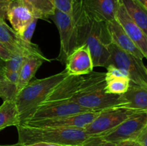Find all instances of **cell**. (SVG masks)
<instances>
[{
    "instance_id": "cell-1",
    "label": "cell",
    "mask_w": 147,
    "mask_h": 146,
    "mask_svg": "<svg viewBox=\"0 0 147 146\" xmlns=\"http://www.w3.org/2000/svg\"><path fill=\"white\" fill-rule=\"evenodd\" d=\"M50 18L57 26L60 38V53L56 59L63 64L78 47L86 44L90 27V18L83 7V0H76L71 14L55 9Z\"/></svg>"
},
{
    "instance_id": "cell-2",
    "label": "cell",
    "mask_w": 147,
    "mask_h": 146,
    "mask_svg": "<svg viewBox=\"0 0 147 146\" xmlns=\"http://www.w3.org/2000/svg\"><path fill=\"white\" fill-rule=\"evenodd\" d=\"M106 73L91 72L85 74L70 101L92 111L113 107H124L122 94H108L105 90Z\"/></svg>"
},
{
    "instance_id": "cell-3",
    "label": "cell",
    "mask_w": 147,
    "mask_h": 146,
    "mask_svg": "<svg viewBox=\"0 0 147 146\" xmlns=\"http://www.w3.org/2000/svg\"><path fill=\"white\" fill-rule=\"evenodd\" d=\"M67 76L64 70L50 77L30 82L18 92L14 102L18 110L20 125L31 118L37 107L45 101L50 92Z\"/></svg>"
},
{
    "instance_id": "cell-4",
    "label": "cell",
    "mask_w": 147,
    "mask_h": 146,
    "mask_svg": "<svg viewBox=\"0 0 147 146\" xmlns=\"http://www.w3.org/2000/svg\"><path fill=\"white\" fill-rule=\"evenodd\" d=\"M18 143L23 145L35 143H48L63 146L82 145L89 136L84 129L52 127H32L22 124L16 126Z\"/></svg>"
},
{
    "instance_id": "cell-5",
    "label": "cell",
    "mask_w": 147,
    "mask_h": 146,
    "mask_svg": "<svg viewBox=\"0 0 147 146\" xmlns=\"http://www.w3.org/2000/svg\"><path fill=\"white\" fill-rule=\"evenodd\" d=\"M111 43V39L106 23L97 22L90 18V27L86 44L89 48L93 67L106 68L111 57L109 50Z\"/></svg>"
},
{
    "instance_id": "cell-6",
    "label": "cell",
    "mask_w": 147,
    "mask_h": 146,
    "mask_svg": "<svg viewBox=\"0 0 147 146\" xmlns=\"http://www.w3.org/2000/svg\"><path fill=\"white\" fill-rule=\"evenodd\" d=\"M109 50L111 57L106 67L112 64L124 70L131 82L147 87V72L143 60L123 51L112 42L109 44Z\"/></svg>"
},
{
    "instance_id": "cell-7",
    "label": "cell",
    "mask_w": 147,
    "mask_h": 146,
    "mask_svg": "<svg viewBox=\"0 0 147 146\" xmlns=\"http://www.w3.org/2000/svg\"><path fill=\"white\" fill-rule=\"evenodd\" d=\"M139 112L125 107H113L100 110L97 117L84 128L89 136H102L119 124L134 113Z\"/></svg>"
},
{
    "instance_id": "cell-8",
    "label": "cell",
    "mask_w": 147,
    "mask_h": 146,
    "mask_svg": "<svg viewBox=\"0 0 147 146\" xmlns=\"http://www.w3.org/2000/svg\"><path fill=\"white\" fill-rule=\"evenodd\" d=\"M146 123L147 111L136 112L113 130L100 137L115 144L125 140H136Z\"/></svg>"
},
{
    "instance_id": "cell-9",
    "label": "cell",
    "mask_w": 147,
    "mask_h": 146,
    "mask_svg": "<svg viewBox=\"0 0 147 146\" xmlns=\"http://www.w3.org/2000/svg\"><path fill=\"white\" fill-rule=\"evenodd\" d=\"M100 111H89L53 119L28 120L22 124L32 127H52L84 129L92 123ZM22 125V124H21Z\"/></svg>"
},
{
    "instance_id": "cell-10",
    "label": "cell",
    "mask_w": 147,
    "mask_h": 146,
    "mask_svg": "<svg viewBox=\"0 0 147 146\" xmlns=\"http://www.w3.org/2000/svg\"><path fill=\"white\" fill-rule=\"evenodd\" d=\"M0 42L13 54L25 53L30 55L45 57L37 44L24 41L2 18H0Z\"/></svg>"
},
{
    "instance_id": "cell-11",
    "label": "cell",
    "mask_w": 147,
    "mask_h": 146,
    "mask_svg": "<svg viewBox=\"0 0 147 146\" xmlns=\"http://www.w3.org/2000/svg\"><path fill=\"white\" fill-rule=\"evenodd\" d=\"M89 111L92 110L83 108L73 101H57L42 103L37 107L33 115L29 120L53 119Z\"/></svg>"
},
{
    "instance_id": "cell-12",
    "label": "cell",
    "mask_w": 147,
    "mask_h": 146,
    "mask_svg": "<svg viewBox=\"0 0 147 146\" xmlns=\"http://www.w3.org/2000/svg\"><path fill=\"white\" fill-rule=\"evenodd\" d=\"M88 17L97 22L107 23L116 19L120 0H83Z\"/></svg>"
},
{
    "instance_id": "cell-13",
    "label": "cell",
    "mask_w": 147,
    "mask_h": 146,
    "mask_svg": "<svg viewBox=\"0 0 147 146\" xmlns=\"http://www.w3.org/2000/svg\"><path fill=\"white\" fill-rule=\"evenodd\" d=\"M35 17L32 9L22 0H11L7 11V19L19 35L22 37Z\"/></svg>"
},
{
    "instance_id": "cell-14",
    "label": "cell",
    "mask_w": 147,
    "mask_h": 146,
    "mask_svg": "<svg viewBox=\"0 0 147 146\" xmlns=\"http://www.w3.org/2000/svg\"><path fill=\"white\" fill-rule=\"evenodd\" d=\"M116 19L129 38L142 52L144 57L147 59V35L131 18L121 1L116 11Z\"/></svg>"
},
{
    "instance_id": "cell-15",
    "label": "cell",
    "mask_w": 147,
    "mask_h": 146,
    "mask_svg": "<svg viewBox=\"0 0 147 146\" xmlns=\"http://www.w3.org/2000/svg\"><path fill=\"white\" fill-rule=\"evenodd\" d=\"M65 64L68 75H85L93 72V60L87 44L76 49L67 57Z\"/></svg>"
},
{
    "instance_id": "cell-16",
    "label": "cell",
    "mask_w": 147,
    "mask_h": 146,
    "mask_svg": "<svg viewBox=\"0 0 147 146\" xmlns=\"http://www.w3.org/2000/svg\"><path fill=\"white\" fill-rule=\"evenodd\" d=\"M109 34L111 39V42L116 44L117 47L133 54L135 57L143 60L144 58L142 52L136 47L134 42L129 38L123 27L121 26L119 21L116 19L106 23Z\"/></svg>"
},
{
    "instance_id": "cell-17",
    "label": "cell",
    "mask_w": 147,
    "mask_h": 146,
    "mask_svg": "<svg viewBox=\"0 0 147 146\" xmlns=\"http://www.w3.org/2000/svg\"><path fill=\"white\" fill-rule=\"evenodd\" d=\"M83 75H68L54 87L42 103L57 101H70L80 85Z\"/></svg>"
},
{
    "instance_id": "cell-18",
    "label": "cell",
    "mask_w": 147,
    "mask_h": 146,
    "mask_svg": "<svg viewBox=\"0 0 147 146\" xmlns=\"http://www.w3.org/2000/svg\"><path fill=\"white\" fill-rule=\"evenodd\" d=\"M124 107L137 111H147V87L130 82L129 89L122 94Z\"/></svg>"
},
{
    "instance_id": "cell-19",
    "label": "cell",
    "mask_w": 147,
    "mask_h": 146,
    "mask_svg": "<svg viewBox=\"0 0 147 146\" xmlns=\"http://www.w3.org/2000/svg\"><path fill=\"white\" fill-rule=\"evenodd\" d=\"M50 61L51 60L46 57H40L37 56L29 57L20 70V77L17 84V92H20L31 81L43 63Z\"/></svg>"
},
{
    "instance_id": "cell-20",
    "label": "cell",
    "mask_w": 147,
    "mask_h": 146,
    "mask_svg": "<svg viewBox=\"0 0 147 146\" xmlns=\"http://www.w3.org/2000/svg\"><path fill=\"white\" fill-rule=\"evenodd\" d=\"M128 14L147 35V9L137 0H120Z\"/></svg>"
},
{
    "instance_id": "cell-21",
    "label": "cell",
    "mask_w": 147,
    "mask_h": 146,
    "mask_svg": "<svg viewBox=\"0 0 147 146\" xmlns=\"http://www.w3.org/2000/svg\"><path fill=\"white\" fill-rule=\"evenodd\" d=\"M20 125L19 113L14 100H4L0 106V130Z\"/></svg>"
},
{
    "instance_id": "cell-22",
    "label": "cell",
    "mask_w": 147,
    "mask_h": 146,
    "mask_svg": "<svg viewBox=\"0 0 147 146\" xmlns=\"http://www.w3.org/2000/svg\"><path fill=\"white\" fill-rule=\"evenodd\" d=\"M32 9L37 18L47 20L53 15L55 7L53 0H22Z\"/></svg>"
},
{
    "instance_id": "cell-23",
    "label": "cell",
    "mask_w": 147,
    "mask_h": 146,
    "mask_svg": "<svg viewBox=\"0 0 147 146\" xmlns=\"http://www.w3.org/2000/svg\"><path fill=\"white\" fill-rule=\"evenodd\" d=\"M131 80L127 77H106L105 90L108 94H122L130 85Z\"/></svg>"
},
{
    "instance_id": "cell-24",
    "label": "cell",
    "mask_w": 147,
    "mask_h": 146,
    "mask_svg": "<svg viewBox=\"0 0 147 146\" xmlns=\"http://www.w3.org/2000/svg\"><path fill=\"white\" fill-rule=\"evenodd\" d=\"M30 56L34 55H30V54H25V53H17V54H14L13 57L9 60L5 62L4 71H20L22 66L24 63V62Z\"/></svg>"
},
{
    "instance_id": "cell-25",
    "label": "cell",
    "mask_w": 147,
    "mask_h": 146,
    "mask_svg": "<svg viewBox=\"0 0 147 146\" xmlns=\"http://www.w3.org/2000/svg\"><path fill=\"white\" fill-rule=\"evenodd\" d=\"M82 146H116V144L107 141L100 136H92L87 139Z\"/></svg>"
},
{
    "instance_id": "cell-26",
    "label": "cell",
    "mask_w": 147,
    "mask_h": 146,
    "mask_svg": "<svg viewBox=\"0 0 147 146\" xmlns=\"http://www.w3.org/2000/svg\"><path fill=\"white\" fill-rule=\"evenodd\" d=\"M55 9L66 14H71L76 0H53Z\"/></svg>"
},
{
    "instance_id": "cell-27",
    "label": "cell",
    "mask_w": 147,
    "mask_h": 146,
    "mask_svg": "<svg viewBox=\"0 0 147 146\" xmlns=\"http://www.w3.org/2000/svg\"><path fill=\"white\" fill-rule=\"evenodd\" d=\"M39 19L35 17L34 19L32 21L30 24V25L27 27V29H25V31H24L23 34L22 35V38L26 41L27 42H32V37L33 34L34 32V30L36 28V24H37V21Z\"/></svg>"
},
{
    "instance_id": "cell-28",
    "label": "cell",
    "mask_w": 147,
    "mask_h": 146,
    "mask_svg": "<svg viewBox=\"0 0 147 146\" xmlns=\"http://www.w3.org/2000/svg\"><path fill=\"white\" fill-rule=\"evenodd\" d=\"M14 54L4 45L3 43L0 42V59L4 62L9 60L13 57Z\"/></svg>"
},
{
    "instance_id": "cell-29",
    "label": "cell",
    "mask_w": 147,
    "mask_h": 146,
    "mask_svg": "<svg viewBox=\"0 0 147 146\" xmlns=\"http://www.w3.org/2000/svg\"><path fill=\"white\" fill-rule=\"evenodd\" d=\"M4 77L5 80L12 84L17 85L19 81V77H20V71L15 72H4Z\"/></svg>"
},
{
    "instance_id": "cell-30",
    "label": "cell",
    "mask_w": 147,
    "mask_h": 146,
    "mask_svg": "<svg viewBox=\"0 0 147 146\" xmlns=\"http://www.w3.org/2000/svg\"><path fill=\"white\" fill-rule=\"evenodd\" d=\"M11 0H0V18L7 19V11Z\"/></svg>"
},
{
    "instance_id": "cell-31",
    "label": "cell",
    "mask_w": 147,
    "mask_h": 146,
    "mask_svg": "<svg viewBox=\"0 0 147 146\" xmlns=\"http://www.w3.org/2000/svg\"><path fill=\"white\" fill-rule=\"evenodd\" d=\"M136 141L142 146H147V123L142 133L136 139Z\"/></svg>"
},
{
    "instance_id": "cell-32",
    "label": "cell",
    "mask_w": 147,
    "mask_h": 146,
    "mask_svg": "<svg viewBox=\"0 0 147 146\" xmlns=\"http://www.w3.org/2000/svg\"><path fill=\"white\" fill-rule=\"evenodd\" d=\"M116 146H142L136 140H125L117 143Z\"/></svg>"
},
{
    "instance_id": "cell-33",
    "label": "cell",
    "mask_w": 147,
    "mask_h": 146,
    "mask_svg": "<svg viewBox=\"0 0 147 146\" xmlns=\"http://www.w3.org/2000/svg\"><path fill=\"white\" fill-rule=\"evenodd\" d=\"M23 146H63L61 145L53 144V143H43V142H40V143H32V144L26 145Z\"/></svg>"
},
{
    "instance_id": "cell-34",
    "label": "cell",
    "mask_w": 147,
    "mask_h": 146,
    "mask_svg": "<svg viewBox=\"0 0 147 146\" xmlns=\"http://www.w3.org/2000/svg\"><path fill=\"white\" fill-rule=\"evenodd\" d=\"M4 67H5V62L0 59V78L4 79Z\"/></svg>"
},
{
    "instance_id": "cell-35",
    "label": "cell",
    "mask_w": 147,
    "mask_h": 146,
    "mask_svg": "<svg viewBox=\"0 0 147 146\" xmlns=\"http://www.w3.org/2000/svg\"><path fill=\"white\" fill-rule=\"evenodd\" d=\"M0 146H23V145H22L21 143H17L16 144H13V145H0Z\"/></svg>"
},
{
    "instance_id": "cell-36",
    "label": "cell",
    "mask_w": 147,
    "mask_h": 146,
    "mask_svg": "<svg viewBox=\"0 0 147 146\" xmlns=\"http://www.w3.org/2000/svg\"><path fill=\"white\" fill-rule=\"evenodd\" d=\"M141 3H142V4L144 6L145 8L147 9V0H143V1H142Z\"/></svg>"
},
{
    "instance_id": "cell-37",
    "label": "cell",
    "mask_w": 147,
    "mask_h": 146,
    "mask_svg": "<svg viewBox=\"0 0 147 146\" xmlns=\"http://www.w3.org/2000/svg\"><path fill=\"white\" fill-rule=\"evenodd\" d=\"M4 79H1V78H0V87H1V83H2V80H4Z\"/></svg>"
},
{
    "instance_id": "cell-38",
    "label": "cell",
    "mask_w": 147,
    "mask_h": 146,
    "mask_svg": "<svg viewBox=\"0 0 147 146\" xmlns=\"http://www.w3.org/2000/svg\"><path fill=\"white\" fill-rule=\"evenodd\" d=\"M67 146H82V145H67Z\"/></svg>"
},
{
    "instance_id": "cell-39",
    "label": "cell",
    "mask_w": 147,
    "mask_h": 146,
    "mask_svg": "<svg viewBox=\"0 0 147 146\" xmlns=\"http://www.w3.org/2000/svg\"><path fill=\"white\" fill-rule=\"evenodd\" d=\"M146 72H147V67H146Z\"/></svg>"
}]
</instances>
